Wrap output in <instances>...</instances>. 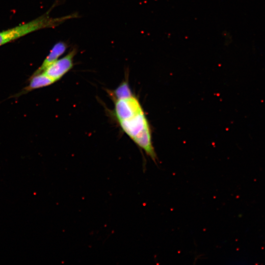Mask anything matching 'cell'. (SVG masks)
I'll list each match as a JSON object with an SVG mask.
<instances>
[{
    "label": "cell",
    "mask_w": 265,
    "mask_h": 265,
    "mask_svg": "<svg viewBox=\"0 0 265 265\" xmlns=\"http://www.w3.org/2000/svg\"><path fill=\"white\" fill-rule=\"evenodd\" d=\"M114 99L115 115L122 129L156 162L149 124L138 99L132 92Z\"/></svg>",
    "instance_id": "1"
},
{
    "label": "cell",
    "mask_w": 265,
    "mask_h": 265,
    "mask_svg": "<svg viewBox=\"0 0 265 265\" xmlns=\"http://www.w3.org/2000/svg\"><path fill=\"white\" fill-rule=\"evenodd\" d=\"M50 11L30 22L0 31V46L34 31L55 27L68 20L78 17L77 14H72L53 18L50 16Z\"/></svg>",
    "instance_id": "2"
},
{
    "label": "cell",
    "mask_w": 265,
    "mask_h": 265,
    "mask_svg": "<svg viewBox=\"0 0 265 265\" xmlns=\"http://www.w3.org/2000/svg\"><path fill=\"white\" fill-rule=\"evenodd\" d=\"M77 49L71 50L66 55L50 65L43 72L54 82L61 79L74 66V58Z\"/></svg>",
    "instance_id": "3"
},
{
    "label": "cell",
    "mask_w": 265,
    "mask_h": 265,
    "mask_svg": "<svg viewBox=\"0 0 265 265\" xmlns=\"http://www.w3.org/2000/svg\"><path fill=\"white\" fill-rule=\"evenodd\" d=\"M28 84L12 97H18L34 90L49 86L55 82L44 73L32 74Z\"/></svg>",
    "instance_id": "4"
},
{
    "label": "cell",
    "mask_w": 265,
    "mask_h": 265,
    "mask_svg": "<svg viewBox=\"0 0 265 265\" xmlns=\"http://www.w3.org/2000/svg\"><path fill=\"white\" fill-rule=\"evenodd\" d=\"M68 47L67 44L63 41H59L54 45L49 54L44 60L41 66L33 74L41 73L50 65L57 60L66 52Z\"/></svg>",
    "instance_id": "5"
}]
</instances>
